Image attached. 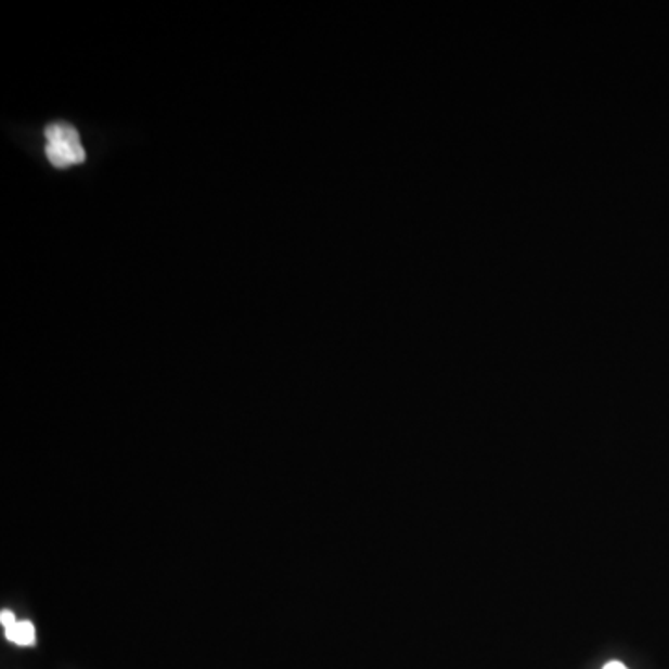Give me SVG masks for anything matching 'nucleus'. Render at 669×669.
<instances>
[{"label":"nucleus","mask_w":669,"mask_h":669,"mask_svg":"<svg viewBox=\"0 0 669 669\" xmlns=\"http://www.w3.org/2000/svg\"><path fill=\"white\" fill-rule=\"evenodd\" d=\"M603 669H629V668H627V666H625V664H621V662H610V664H606L605 668Z\"/></svg>","instance_id":"obj_4"},{"label":"nucleus","mask_w":669,"mask_h":669,"mask_svg":"<svg viewBox=\"0 0 669 669\" xmlns=\"http://www.w3.org/2000/svg\"><path fill=\"white\" fill-rule=\"evenodd\" d=\"M0 623H2V627H4V629H10L12 625L17 623V619H15V614H13L12 610H2V614H0Z\"/></svg>","instance_id":"obj_3"},{"label":"nucleus","mask_w":669,"mask_h":669,"mask_svg":"<svg viewBox=\"0 0 669 669\" xmlns=\"http://www.w3.org/2000/svg\"><path fill=\"white\" fill-rule=\"evenodd\" d=\"M47 158L52 166L64 169L73 164L85 163L86 151L80 143L77 129L69 124L47 125Z\"/></svg>","instance_id":"obj_1"},{"label":"nucleus","mask_w":669,"mask_h":669,"mask_svg":"<svg viewBox=\"0 0 669 669\" xmlns=\"http://www.w3.org/2000/svg\"><path fill=\"white\" fill-rule=\"evenodd\" d=\"M7 640L21 647H30L36 644V629L30 621H17L7 629Z\"/></svg>","instance_id":"obj_2"}]
</instances>
